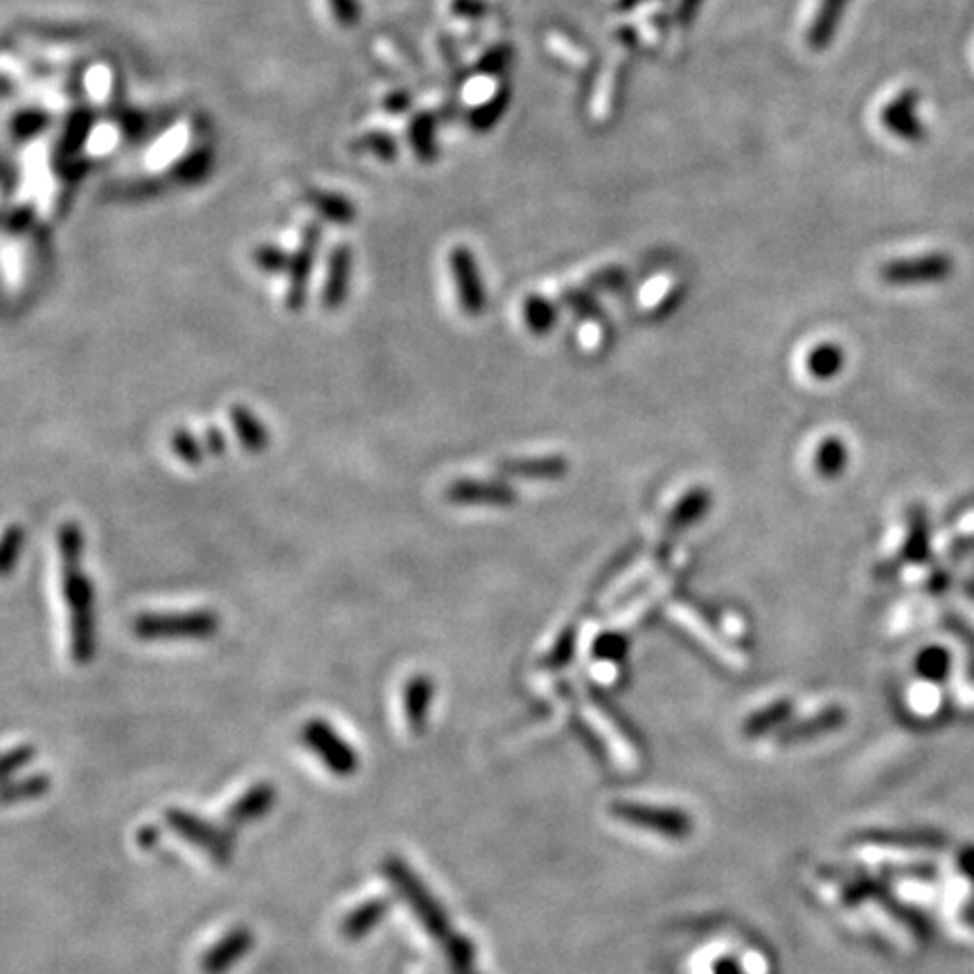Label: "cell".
<instances>
[{
    "mask_svg": "<svg viewBox=\"0 0 974 974\" xmlns=\"http://www.w3.org/2000/svg\"><path fill=\"white\" fill-rule=\"evenodd\" d=\"M61 558V595L68 610L70 656L74 663L87 665L98 652V616H96V586L87 575L84 531L78 521H63L57 533Z\"/></svg>",
    "mask_w": 974,
    "mask_h": 974,
    "instance_id": "cell-1",
    "label": "cell"
},
{
    "mask_svg": "<svg viewBox=\"0 0 974 974\" xmlns=\"http://www.w3.org/2000/svg\"><path fill=\"white\" fill-rule=\"evenodd\" d=\"M384 875L393 884L395 893H400L402 901L409 905V910L415 914L420 925L433 936L435 941L444 943L456 930L452 927L444 907L438 903V897L429 891L424 880L398 855H391L382 864Z\"/></svg>",
    "mask_w": 974,
    "mask_h": 974,
    "instance_id": "cell-2",
    "label": "cell"
},
{
    "mask_svg": "<svg viewBox=\"0 0 974 974\" xmlns=\"http://www.w3.org/2000/svg\"><path fill=\"white\" fill-rule=\"evenodd\" d=\"M219 630L221 616L212 610L140 614L131 623V632L140 641H210Z\"/></svg>",
    "mask_w": 974,
    "mask_h": 974,
    "instance_id": "cell-3",
    "label": "cell"
},
{
    "mask_svg": "<svg viewBox=\"0 0 974 974\" xmlns=\"http://www.w3.org/2000/svg\"><path fill=\"white\" fill-rule=\"evenodd\" d=\"M610 814L627 826L641 829L645 833L659 835L663 840L684 842L695 831V819L682 810L670 805H652L639 801H616L610 805Z\"/></svg>",
    "mask_w": 974,
    "mask_h": 974,
    "instance_id": "cell-4",
    "label": "cell"
},
{
    "mask_svg": "<svg viewBox=\"0 0 974 974\" xmlns=\"http://www.w3.org/2000/svg\"><path fill=\"white\" fill-rule=\"evenodd\" d=\"M165 821L179 837H183L185 842L197 846L212 862H217L221 866H229L233 862L235 837L229 829L214 826L212 821H208L190 810H179V807H170L165 812Z\"/></svg>",
    "mask_w": 974,
    "mask_h": 974,
    "instance_id": "cell-5",
    "label": "cell"
},
{
    "mask_svg": "<svg viewBox=\"0 0 974 974\" xmlns=\"http://www.w3.org/2000/svg\"><path fill=\"white\" fill-rule=\"evenodd\" d=\"M301 740L339 779H350L352 774H357L359 756L354 752V746L343 735H339V731L330 722L321 717H312L310 722L303 724Z\"/></svg>",
    "mask_w": 974,
    "mask_h": 974,
    "instance_id": "cell-6",
    "label": "cell"
},
{
    "mask_svg": "<svg viewBox=\"0 0 974 974\" xmlns=\"http://www.w3.org/2000/svg\"><path fill=\"white\" fill-rule=\"evenodd\" d=\"M952 273H954V260L947 253L901 258L880 267V278L893 287L945 282Z\"/></svg>",
    "mask_w": 974,
    "mask_h": 974,
    "instance_id": "cell-7",
    "label": "cell"
},
{
    "mask_svg": "<svg viewBox=\"0 0 974 974\" xmlns=\"http://www.w3.org/2000/svg\"><path fill=\"white\" fill-rule=\"evenodd\" d=\"M446 267L456 284L461 310L468 317H481L485 312L488 298L474 253L468 247H454L446 255Z\"/></svg>",
    "mask_w": 974,
    "mask_h": 974,
    "instance_id": "cell-8",
    "label": "cell"
},
{
    "mask_svg": "<svg viewBox=\"0 0 974 974\" xmlns=\"http://www.w3.org/2000/svg\"><path fill=\"white\" fill-rule=\"evenodd\" d=\"M921 93L916 89H905L897 93L880 113L882 127L905 142H923L927 138V127L918 116Z\"/></svg>",
    "mask_w": 974,
    "mask_h": 974,
    "instance_id": "cell-9",
    "label": "cell"
},
{
    "mask_svg": "<svg viewBox=\"0 0 974 974\" xmlns=\"http://www.w3.org/2000/svg\"><path fill=\"white\" fill-rule=\"evenodd\" d=\"M317 247H319V229L317 227H308L305 235H303V244L301 249L295 251V255L291 258L289 271H287V293H284V305L289 312H301L308 303V287H310V278H312V269H314V258H317Z\"/></svg>",
    "mask_w": 974,
    "mask_h": 974,
    "instance_id": "cell-10",
    "label": "cell"
},
{
    "mask_svg": "<svg viewBox=\"0 0 974 974\" xmlns=\"http://www.w3.org/2000/svg\"><path fill=\"white\" fill-rule=\"evenodd\" d=\"M444 499L454 505H494L508 508L516 501V492L499 481H481V479H459L449 483L444 490Z\"/></svg>",
    "mask_w": 974,
    "mask_h": 974,
    "instance_id": "cell-11",
    "label": "cell"
},
{
    "mask_svg": "<svg viewBox=\"0 0 974 974\" xmlns=\"http://www.w3.org/2000/svg\"><path fill=\"white\" fill-rule=\"evenodd\" d=\"M255 945V934L240 925L223 934L203 956L201 970L203 974H227L233 970Z\"/></svg>",
    "mask_w": 974,
    "mask_h": 974,
    "instance_id": "cell-12",
    "label": "cell"
},
{
    "mask_svg": "<svg viewBox=\"0 0 974 974\" xmlns=\"http://www.w3.org/2000/svg\"><path fill=\"white\" fill-rule=\"evenodd\" d=\"M350 278H352V251L348 244H339L332 249L328 260V278L323 282V293H321L323 310L337 312L345 303Z\"/></svg>",
    "mask_w": 974,
    "mask_h": 974,
    "instance_id": "cell-13",
    "label": "cell"
},
{
    "mask_svg": "<svg viewBox=\"0 0 974 974\" xmlns=\"http://www.w3.org/2000/svg\"><path fill=\"white\" fill-rule=\"evenodd\" d=\"M670 616H672V621L677 623V625H682L686 632H691L702 645H706L713 654H717L720 659H724V661H729V663H733V665H737V663H742V654L735 650V647H731L724 639H720L715 632H713V627L697 614V612H693L691 608H686V605H682V603H672L670 605Z\"/></svg>",
    "mask_w": 974,
    "mask_h": 974,
    "instance_id": "cell-14",
    "label": "cell"
},
{
    "mask_svg": "<svg viewBox=\"0 0 974 974\" xmlns=\"http://www.w3.org/2000/svg\"><path fill=\"white\" fill-rule=\"evenodd\" d=\"M278 803V790L271 783H258L249 787L227 812V823L231 829H242L249 823L264 819Z\"/></svg>",
    "mask_w": 974,
    "mask_h": 974,
    "instance_id": "cell-15",
    "label": "cell"
},
{
    "mask_svg": "<svg viewBox=\"0 0 974 974\" xmlns=\"http://www.w3.org/2000/svg\"><path fill=\"white\" fill-rule=\"evenodd\" d=\"M849 6L851 0H821L812 23L805 30V46L810 50L821 52L835 41Z\"/></svg>",
    "mask_w": 974,
    "mask_h": 974,
    "instance_id": "cell-16",
    "label": "cell"
},
{
    "mask_svg": "<svg viewBox=\"0 0 974 974\" xmlns=\"http://www.w3.org/2000/svg\"><path fill=\"white\" fill-rule=\"evenodd\" d=\"M499 474L529 481H560L569 474V461L564 456H533V459H510L499 463Z\"/></svg>",
    "mask_w": 974,
    "mask_h": 974,
    "instance_id": "cell-17",
    "label": "cell"
},
{
    "mask_svg": "<svg viewBox=\"0 0 974 974\" xmlns=\"http://www.w3.org/2000/svg\"><path fill=\"white\" fill-rule=\"evenodd\" d=\"M435 697V684L426 674H415L406 682L404 689V715L409 731L413 735H422L429 724V711L431 702Z\"/></svg>",
    "mask_w": 974,
    "mask_h": 974,
    "instance_id": "cell-18",
    "label": "cell"
},
{
    "mask_svg": "<svg viewBox=\"0 0 974 974\" xmlns=\"http://www.w3.org/2000/svg\"><path fill=\"white\" fill-rule=\"evenodd\" d=\"M846 724V711L840 706H831L823 709L821 713L801 720L796 724H785L783 731L779 733V742L781 744H796V742H807L814 740L819 735L833 733L837 729H842Z\"/></svg>",
    "mask_w": 974,
    "mask_h": 974,
    "instance_id": "cell-19",
    "label": "cell"
},
{
    "mask_svg": "<svg viewBox=\"0 0 974 974\" xmlns=\"http://www.w3.org/2000/svg\"><path fill=\"white\" fill-rule=\"evenodd\" d=\"M709 510H711V492L706 488H693L677 501V505L672 508L665 521V538L670 540L689 531Z\"/></svg>",
    "mask_w": 974,
    "mask_h": 974,
    "instance_id": "cell-20",
    "label": "cell"
},
{
    "mask_svg": "<svg viewBox=\"0 0 974 974\" xmlns=\"http://www.w3.org/2000/svg\"><path fill=\"white\" fill-rule=\"evenodd\" d=\"M391 912V901L389 897H370L363 905L354 907L341 923V934L348 941H361L365 938L374 927H380L384 923V918Z\"/></svg>",
    "mask_w": 974,
    "mask_h": 974,
    "instance_id": "cell-21",
    "label": "cell"
},
{
    "mask_svg": "<svg viewBox=\"0 0 974 974\" xmlns=\"http://www.w3.org/2000/svg\"><path fill=\"white\" fill-rule=\"evenodd\" d=\"M229 420L231 426L240 440V444L244 446L247 454H262L264 449L269 446L271 438L269 431L264 426V422L244 404H233L229 409Z\"/></svg>",
    "mask_w": 974,
    "mask_h": 974,
    "instance_id": "cell-22",
    "label": "cell"
},
{
    "mask_svg": "<svg viewBox=\"0 0 974 974\" xmlns=\"http://www.w3.org/2000/svg\"><path fill=\"white\" fill-rule=\"evenodd\" d=\"M792 713H794V704L790 700H779V702L749 715L742 724V733H744V737H763V735L785 726L790 722Z\"/></svg>",
    "mask_w": 974,
    "mask_h": 974,
    "instance_id": "cell-23",
    "label": "cell"
},
{
    "mask_svg": "<svg viewBox=\"0 0 974 974\" xmlns=\"http://www.w3.org/2000/svg\"><path fill=\"white\" fill-rule=\"evenodd\" d=\"M849 461H851L849 446L837 435L821 440V444L816 446L814 468H816L819 476H823V479H840L846 472Z\"/></svg>",
    "mask_w": 974,
    "mask_h": 974,
    "instance_id": "cell-24",
    "label": "cell"
},
{
    "mask_svg": "<svg viewBox=\"0 0 974 974\" xmlns=\"http://www.w3.org/2000/svg\"><path fill=\"white\" fill-rule=\"evenodd\" d=\"M844 365H846V354L835 343H821L814 350H810L805 357L807 372L819 382H829L837 378Z\"/></svg>",
    "mask_w": 974,
    "mask_h": 974,
    "instance_id": "cell-25",
    "label": "cell"
},
{
    "mask_svg": "<svg viewBox=\"0 0 974 974\" xmlns=\"http://www.w3.org/2000/svg\"><path fill=\"white\" fill-rule=\"evenodd\" d=\"M50 787H52V781L48 779V774L17 776L12 781L0 783V803L12 805V803L34 801V799H41L43 794H48Z\"/></svg>",
    "mask_w": 974,
    "mask_h": 974,
    "instance_id": "cell-26",
    "label": "cell"
},
{
    "mask_svg": "<svg viewBox=\"0 0 974 974\" xmlns=\"http://www.w3.org/2000/svg\"><path fill=\"white\" fill-rule=\"evenodd\" d=\"M510 98H512V89H510V84L505 82V84H501V87H499V89H496L485 102H481V104L472 111V116H470V124H472V129L479 131V133L490 131V129L503 118V113L508 111Z\"/></svg>",
    "mask_w": 974,
    "mask_h": 974,
    "instance_id": "cell-27",
    "label": "cell"
},
{
    "mask_svg": "<svg viewBox=\"0 0 974 974\" xmlns=\"http://www.w3.org/2000/svg\"><path fill=\"white\" fill-rule=\"evenodd\" d=\"M446 965L452 974H479L476 972V947L474 941L465 934L454 932L444 943Z\"/></svg>",
    "mask_w": 974,
    "mask_h": 974,
    "instance_id": "cell-28",
    "label": "cell"
},
{
    "mask_svg": "<svg viewBox=\"0 0 974 974\" xmlns=\"http://www.w3.org/2000/svg\"><path fill=\"white\" fill-rule=\"evenodd\" d=\"M28 544V531L21 523H10V526L0 533V580L8 578L21 562V555Z\"/></svg>",
    "mask_w": 974,
    "mask_h": 974,
    "instance_id": "cell-29",
    "label": "cell"
},
{
    "mask_svg": "<svg viewBox=\"0 0 974 974\" xmlns=\"http://www.w3.org/2000/svg\"><path fill=\"white\" fill-rule=\"evenodd\" d=\"M409 140L415 157L422 163H431L438 159V144H435V120L429 113H420L409 124Z\"/></svg>",
    "mask_w": 974,
    "mask_h": 974,
    "instance_id": "cell-30",
    "label": "cell"
},
{
    "mask_svg": "<svg viewBox=\"0 0 974 974\" xmlns=\"http://www.w3.org/2000/svg\"><path fill=\"white\" fill-rule=\"evenodd\" d=\"M523 319H526V325L533 334L542 337L555 328L558 310L551 301H546V298L533 293L526 298V301H523Z\"/></svg>",
    "mask_w": 974,
    "mask_h": 974,
    "instance_id": "cell-31",
    "label": "cell"
},
{
    "mask_svg": "<svg viewBox=\"0 0 974 974\" xmlns=\"http://www.w3.org/2000/svg\"><path fill=\"white\" fill-rule=\"evenodd\" d=\"M674 584V573H667V575H663V578H659L647 591H643L641 593V598H636V601L616 619V625L619 627H627V625H634L656 601L659 598L670 589Z\"/></svg>",
    "mask_w": 974,
    "mask_h": 974,
    "instance_id": "cell-32",
    "label": "cell"
},
{
    "mask_svg": "<svg viewBox=\"0 0 974 974\" xmlns=\"http://www.w3.org/2000/svg\"><path fill=\"white\" fill-rule=\"evenodd\" d=\"M170 449H172V454H174L181 463H185V465H190V468L201 465V463L205 461V456H208L205 446H203V440H199V438H197L190 429H185V426H179V429L172 431V435H170Z\"/></svg>",
    "mask_w": 974,
    "mask_h": 974,
    "instance_id": "cell-33",
    "label": "cell"
},
{
    "mask_svg": "<svg viewBox=\"0 0 974 974\" xmlns=\"http://www.w3.org/2000/svg\"><path fill=\"white\" fill-rule=\"evenodd\" d=\"M37 759V749L32 744H19L0 754V783L17 779L32 761Z\"/></svg>",
    "mask_w": 974,
    "mask_h": 974,
    "instance_id": "cell-34",
    "label": "cell"
},
{
    "mask_svg": "<svg viewBox=\"0 0 974 974\" xmlns=\"http://www.w3.org/2000/svg\"><path fill=\"white\" fill-rule=\"evenodd\" d=\"M918 674L927 680H943L950 672V652L945 647H925L916 659Z\"/></svg>",
    "mask_w": 974,
    "mask_h": 974,
    "instance_id": "cell-35",
    "label": "cell"
},
{
    "mask_svg": "<svg viewBox=\"0 0 974 974\" xmlns=\"http://www.w3.org/2000/svg\"><path fill=\"white\" fill-rule=\"evenodd\" d=\"M627 636H623L621 632H603L601 636L595 639L593 643V656H598L601 661H621L627 654Z\"/></svg>",
    "mask_w": 974,
    "mask_h": 974,
    "instance_id": "cell-36",
    "label": "cell"
},
{
    "mask_svg": "<svg viewBox=\"0 0 974 974\" xmlns=\"http://www.w3.org/2000/svg\"><path fill=\"white\" fill-rule=\"evenodd\" d=\"M575 641H578V632L571 630V627L564 630L560 634V639L555 641V645L551 647V652L542 659V667H546V670L564 667L573 659V654H575Z\"/></svg>",
    "mask_w": 974,
    "mask_h": 974,
    "instance_id": "cell-37",
    "label": "cell"
},
{
    "mask_svg": "<svg viewBox=\"0 0 974 974\" xmlns=\"http://www.w3.org/2000/svg\"><path fill=\"white\" fill-rule=\"evenodd\" d=\"M359 152H368L382 161H393L398 157V144L389 133H368L354 142Z\"/></svg>",
    "mask_w": 974,
    "mask_h": 974,
    "instance_id": "cell-38",
    "label": "cell"
},
{
    "mask_svg": "<svg viewBox=\"0 0 974 974\" xmlns=\"http://www.w3.org/2000/svg\"><path fill=\"white\" fill-rule=\"evenodd\" d=\"M253 262H255V267H258L262 273L278 275V273L289 271L291 258H289L282 249H275V247H260V249L253 251Z\"/></svg>",
    "mask_w": 974,
    "mask_h": 974,
    "instance_id": "cell-39",
    "label": "cell"
},
{
    "mask_svg": "<svg viewBox=\"0 0 974 974\" xmlns=\"http://www.w3.org/2000/svg\"><path fill=\"white\" fill-rule=\"evenodd\" d=\"M314 205L325 219H330L334 223H352L354 221V208L341 197L323 194V197L314 199Z\"/></svg>",
    "mask_w": 974,
    "mask_h": 974,
    "instance_id": "cell-40",
    "label": "cell"
},
{
    "mask_svg": "<svg viewBox=\"0 0 974 974\" xmlns=\"http://www.w3.org/2000/svg\"><path fill=\"white\" fill-rule=\"evenodd\" d=\"M512 54H514V50L505 43H501V46H494L492 50H488L485 54H483V59L479 61V72L481 74H490V78H496V74H503V72H508V68H510V63H512Z\"/></svg>",
    "mask_w": 974,
    "mask_h": 974,
    "instance_id": "cell-41",
    "label": "cell"
},
{
    "mask_svg": "<svg viewBox=\"0 0 974 974\" xmlns=\"http://www.w3.org/2000/svg\"><path fill=\"white\" fill-rule=\"evenodd\" d=\"M930 551V538H927V521L921 514V519L912 521L910 529V538H907V546H905V558L912 562H921Z\"/></svg>",
    "mask_w": 974,
    "mask_h": 974,
    "instance_id": "cell-42",
    "label": "cell"
},
{
    "mask_svg": "<svg viewBox=\"0 0 974 974\" xmlns=\"http://www.w3.org/2000/svg\"><path fill=\"white\" fill-rule=\"evenodd\" d=\"M625 66H619L616 70H612L610 72V78H608V84H605V93L601 96V102H598V111H614L616 107H619V100H621V96H623V89H625Z\"/></svg>",
    "mask_w": 974,
    "mask_h": 974,
    "instance_id": "cell-43",
    "label": "cell"
},
{
    "mask_svg": "<svg viewBox=\"0 0 974 974\" xmlns=\"http://www.w3.org/2000/svg\"><path fill=\"white\" fill-rule=\"evenodd\" d=\"M625 278H627V273L623 267H608V269L595 271L586 278V289L612 291V289H619L625 282Z\"/></svg>",
    "mask_w": 974,
    "mask_h": 974,
    "instance_id": "cell-44",
    "label": "cell"
},
{
    "mask_svg": "<svg viewBox=\"0 0 974 974\" xmlns=\"http://www.w3.org/2000/svg\"><path fill=\"white\" fill-rule=\"evenodd\" d=\"M562 298H564V303H566L573 312H578L580 317H598V314H601V310H598V303L593 301L589 291L569 289V291H564Z\"/></svg>",
    "mask_w": 974,
    "mask_h": 974,
    "instance_id": "cell-45",
    "label": "cell"
},
{
    "mask_svg": "<svg viewBox=\"0 0 974 974\" xmlns=\"http://www.w3.org/2000/svg\"><path fill=\"white\" fill-rule=\"evenodd\" d=\"M330 10L334 14V19L339 21V26L343 28H354L359 23V6L357 0H330Z\"/></svg>",
    "mask_w": 974,
    "mask_h": 974,
    "instance_id": "cell-46",
    "label": "cell"
},
{
    "mask_svg": "<svg viewBox=\"0 0 974 974\" xmlns=\"http://www.w3.org/2000/svg\"><path fill=\"white\" fill-rule=\"evenodd\" d=\"M203 446L210 456H223L229 449V442H227V435H223L219 429L208 426L203 433Z\"/></svg>",
    "mask_w": 974,
    "mask_h": 974,
    "instance_id": "cell-47",
    "label": "cell"
},
{
    "mask_svg": "<svg viewBox=\"0 0 974 974\" xmlns=\"http://www.w3.org/2000/svg\"><path fill=\"white\" fill-rule=\"evenodd\" d=\"M702 6H704V0H680L677 12H674V19H677L680 26L689 28V26H693V21L697 19Z\"/></svg>",
    "mask_w": 974,
    "mask_h": 974,
    "instance_id": "cell-48",
    "label": "cell"
},
{
    "mask_svg": "<svg viewBox=\"0 0 974 974\" xmlns=\"http://www.w3.org/2000/svg\"><path fill=\"white\" fill-rule=\"evenodd\" d=\"M386 111L389 113H393V116H400V113H404L406 109H409V104H411V98L406 96V93H393V96H389L386 98Z\"/></svg>",
    "mask_w": 974,
    "mask_h": 974,
    "instance_id": "cell-49",
    "label": "cell"
},
{
    "mask_svg": "<svg viewBox=\"0 0 974 974\" xmlns=\"http://www.w3.org/2000/svg\"><path fill=\"white\" fill-rule=\"evenodd\" d=\"M713 974H742V965L733 956H722L713 965Z\"/></svg>",
    "mask_w": 974,
    "mask_h": 974,
    "instance_id": "cell-50",
    "label": "cell"
},
{
    "mask_svg": "<svg viewBox=\"0 0 974 974\" xmlns=\"http://www.w3.org/2000/svg\"><path fill=\"white\" fill-rule=\"evenodd\" d=\"M159 840H161V833L157 831V829H152V826H147V829H140V833H138V844L142 846V849H154L157 844H159Z\"/></svg>",
    "mask_w": 974,
    "mask_h": 974,
    "instance_id": "cell-51",
    "label": "cell"
},
{
    "mask_svg": "<svg viewBox=\"0 0 974 974\" xmlns=\"http://www.w3.org/2000/svg\"><path fill=\"white\" fill-rule=\"evenodd\" d=\"M454 12L463 14V17H476L483 12V6L479 3V0H456Z\"/></svg>",
    "mask_w": 974,
    "mask_h": 974,
    "instance_id": "cell-52",
    "label": "cell"
},
{
    "mask_svg": "<svg viewBox=\"0 0 974 974\" xmlns=\"http://www.w3.org/2000/svg\"><path fill=\"white\" fill-rule=\"evenodd\" d=\"M645 3H652V0H619L616 10L619 12H632V10H636V8L645 6Z\"/></svg>",
    "mask_w": 974,
    "mask_h": 974,
    "instance_id": "cell-53",
    "label": "cell"
}]
</instances>
